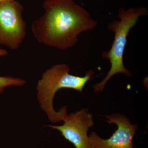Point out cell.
Returning a JSON list of instances; mask_svg holds the SVG:
<instances>
[{
	"label": "cell",
	"mask_w": 148,
	"mask_h": 148,
	"mask_svg": "<svg viewBox=\"0 0 148 148\" xmlns=\"http://www.w3.org/2000/svg\"><path fill=\"white\" fill-rule=\"evenodd\" d=\"M44 13L33 21V36L41 44L65 50L74 47L79 35L96 28L90 12L74 0H50L43 3Z\"/></svg>",
	"instance_id": "1"
},
{
	"label": "cell",
	"mask_w": 148,
	"mask_h": 148,
	"mask_svg": "<svg viewBox=\"0 0 148 148\" xmlns=\"http://www.w3.org/2000/svg\"><path fill=\"white\" fill-rule=\"evenodd\" d=\"M69 65L66 64H56L43 73L36 86L37 97L40 107L51 123L63 121L67 114V106L56 112L53 107L55 94L61 89H73L83 92L85 86L94 74L92 70L86 73L84 76L74 75L69 73Z\"/></svg>",
	"instance_id": "2"
},
{
	"label": "cell",
	"mask_w": 148,
	"mask_h": 148,
	"mask_svg": "<svg viewBox=\"0 0 148 148\" xmlns=\"http://www.w3.org/2000/svg\"><path fill=\"white\" fill-rule=\"evenodd\" d=\"M148 13L146 7H135L127 10L121 8L119 10L118 15L119 20L109 23L108 29L114 33V39L110 50L103 52L102 57L110 61V69L103 79L93 86L94 92H103L109 80L116 74H124L127 77L131 75L123 64L127 36L131 29L136 26L139 18Z\"/></svg>",
	"instance_id": "3"
},
{
	"label": "cell",
	"mask_w": 148,
	"mask_h": 148,
	"mask_svg": "<svg viewBox=\"0 0 148 148\" xmlns=\"http://www.w3.org/2000/svg\"><path fill=\"white\" fill-rule=\"evenodd\" d=\"M24 10L16 0L0 3V44L12 50L18 49L26 36Z\"/></svg>",
	"instance_id": "4"
},
{
	"label": "cell",
	"mask_w": 148,
	"mask_h": 148,
	"mask_svg": "<svg viewBox=\"0 0 148 148\" xmlns=\"http://www.w3.org/2000/svg\"><path fill=\"white\" fill-rule=\"evenodd\" d=\"M109 124H114L117 128L110 137L105 139L95 132L89 135V148H134L133 140L138 126L131 124L129 119L121 114L105 116Z\"/></svg>",
	"instance_id": "5"
},
{
	"label": "cell",
	"mask_w": 148,
	"mask_h": 148,
	"mask_svg": "<svg viewBox=\"0 0 148 148\" xmlns=\"http://www.w3.org/2000/svg\"><path fill=\"white\" fill-rule=\"evenodd\" d=\"M63 121L62 125L47 126L59 131L75 148H89L88 132L94 123L92 115L88 109L84 108L73 113L67 114Z\"/></svg>",
	"instance_id": "6"
},
{
	"label": "cell",
	"mask_w": 148,
	"mask_h": 148,
	"mask_svg": "<svg viewBox=\"0 0 148 148\" xmlns=\"http://www.w3.org/2000/svg\"><path fill=\"white\" fill-rule=\"evenodd\" d=\"M21 83L20 79L18 77L7 76H0V93L3 92L5 88L9 86H18Z\"/></svg>",
	"instance_id": "7"
},
{
	"label": "cell",
	"mask_w": 148,
	"mask_h": 148,
	"mask_svg": "<svg viewBox=\"0 0 148 148\" xmlns=\"http://www.w3.org/2000/svg\"><path fill=\"white\" fill-rule=\"evenodd\" d=\"M8 51L5 49H0V57L5 56L8 54Z\"/></svg>",
	"instance_id": "8"
},
{
	"label": "cell",
	"mask_w": 148,
	"mask_h": 148,
	"mask_svg": "<svg viewBox=\"0 0 148 148\" xmlns=\"http://www.w3.org/2000/svg\"><path fill=\"white\" fill-rule=\"evenodd\" d=\"M13 0H0V3L10 1H12Z\"/></svg>",
	"instance_id": "9"
},
{
	"label": "cell",
	"mask_w": 148,
	"mask_h": 148,
	"mask_svg": "<svg viewBox=\"0 0 148 148\" xmlns=\"http://www.w3.org/2000/svg\"><path fill=\"white\" fill-rule=\"evenodd\" d=\"M44 1H50V0H43Z\"/></svg>",
	"instance_id": "10"
}]
</instances>
